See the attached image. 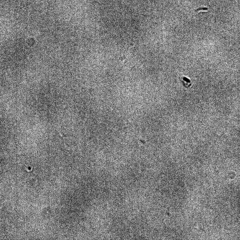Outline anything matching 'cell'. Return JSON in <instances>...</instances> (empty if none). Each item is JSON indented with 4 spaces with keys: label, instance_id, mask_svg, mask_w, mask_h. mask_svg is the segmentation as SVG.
I'll return each instance as SVG.
<instances>
[{
    "label": "cell",
    "instance_id": "1",
    "mask_svg": "<svg viewBox=\"0 0 240 240\" xmlns=\"http://www.w3.org/2000/svg\"><path fill=\"white\" fill-rule=\"evenodd\" d=\"M180 80L185 88L190 87L192 85V82L190 79L185 76H181L180 77Z\"/></svg>",
    "mask_w": 240,
    "mask_h": 240
},
{
    "label": "cell",
    "instance_id": "2",
    "mask_svg": "<svg viewBox=\"0 0 240 240\" xmlns=\"http://www.w3.org/2000/svg\"><path fill=\"white\" fill-rule=\"evenodd\" d=\"M208 10V8H201L197 9L195 11L196 12H206Z\"/></svg>",
    "mask_w": 240,
    "mask_h": 240
}]
</instances>
